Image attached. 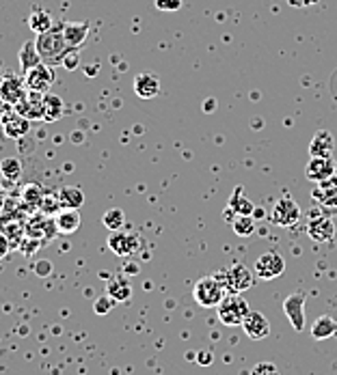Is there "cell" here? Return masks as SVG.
Returning <instances> with one entry per match:
<instances>
[{
  "label": "cell",
  "mask_w": 337,
  "mask_h": 375,
  "mask_svg": "<svg viewBox=\"0 0 337 375\" xmlns=\"http://www.w3.org/2000/svg\"><path fill=\"white\" fill-rule=\"evenodd\" d=\"M35 43H37V52H39L44 63H48L52 67L61 65L65 52L70 50V46L65 41V35H63V22L54 24L50 31H46V33H39Z\"/></svg>",
  "instance_id": "obj_1"
},
{
  "label": "cell",
  "mask_w": 337,
  "mask_h": 375,
  "mask_svg": "<svg viewBox=\"0 0 337 375\" xmlns=\"http://www.w3.org/2000/svg\"><path fill=\"white\" fill-rule=\"evenodd\" d=\"M194 302L204 306V308H216L220 304V300L227 296V289H225V285L212 274V276H204L194 282V289H192Z\"/></svg>",
  "instance_id": "obj_2"
},
{
  "label": "cell",
  "mask_w": 337,
  "mask_h": 375,
  "mask_svg": "<svg viewBox=\"0 0 337 375\" xmlns=\"http://www.w3.org/2000/svg\"><path fill=\"white\" fill-rule=\"evenodd\" d=\"M223 285H225V289H227V294H242L246 289H251L253 285H256V272L249 270L246 266L242 264H234L232 268L227 270H220L214 274Z\"/></svg>",
  "instance_id": "obj_3"
},
{
  "label": "cell",
  "mask_w": 337,
  "mask_h": 375,
  "mask_svg": "<svg viewBox=\"0 0 337 375\" xmlns=\"http://www.w3.org/2000/svg\"><path fill=\"white\" fill-rule=\"evenodd\" d=\"M216 313H218L220 324H225V326H242L244 317L251 313V308H249L246 300L240 294H227L220 300V304L216 306Z\"/></svg>",
  "instance_id": "obj_4"
},
{
  "label": "cell",
  "mask_w": 337,
  "mask_h": 375,
  "mask_svg": "<svg viewBox=\"0 0 337 375\" xmlns=\"http://www.w3.org/2000/svg\"><path fill=\"white\" fill-rule=\"evenodd\" d=\"M300 218H303L300 207L296 205V200L292 196H288V194L281 196L275 203L272 212H270V222L277 224V226H286V229L296 226L300 222Z\"/></svg>",
  "instance_id": "obj_5"
},
{
  "label": "cell",
  "mask_w": 337,
  "mask_h": 375,
  "mask_svg": "<svg viewBox=\"0 0 337 375\" xmlns=\"http://www.w3.org/2000/svg\"><path fill=\"white\" fill-rule=\"evenodd\" d=\"M253 272H256V276L262 278V280H275L286 272V259L281 257L277 250H266L256 259Z\"/></svg>",
  "instance_id": "obj_6"
},
{
  "label": "cell",
  "mask_w": 337,
  "mask_h": 375,
  "mask_svg": "<svg viewBox=\"0 0 337 375\" xmlns=\"http://www.w3.org/2000/svg\"><path fill=\"white\" fill-rule=\"evenodd\" d=\"M24 82H26V89L31 91H41L48 93L50 86L54 84V69L48 63H39L35 67H31L28 71H24Z\"/></svg>",
  "instance_id": "obj_7"
},
{
  "label": "cell",
  "mask_w": 337,
  "mask_h": 375,
  "mask_svg": "<svg viewBox=\"0 0 337 375\" xmlns=\"http://www.w3.org/2000/svg\"><path fill=\"white\" fill-rule=\"evenodd\" d=\"M305 304H307L305 292H294L284 300V313H286V317L290 320V324L296 332H303V328L307 324L305 322Z\"/></svg>",
  "instance_id": "obj_8"
},
{
  "label": "cell",
  "mask_w": 337,
  "mask_h": 375,
  "mask_svg": "<svg viewBox=\"0 0 337 375\" xmlns=\"http://www.w3.org/2000/svg\"><path fill=\"white\" fill-rule=\"evenodd\" d=\"M307 236L316 244H331L335 240V224L331 216H318V218H307Z\"/></svg>",
  "instance_id": "obj_9"
},
{
  "label": "cell",
  "mask_w": 337,
  "mask_h": 375,
  "mask_svg": "<svg viewBox=\"0 0 337 375\" xmlns=\"http://www.w3.org/2000/svg\"><path fill=\"white\" fill-rule=\"evenodd\" d=\"M108 248L117 257H130L140 250V238L136 233H124V231H110Z\"/></svg>",
  "instance_id": "obj_10"
},
{
  "label": "cell",
  "mask_w": 337,
  "mask_h": 375,
  "mask_svg": "<svg viewBox=\"0 0 337 375\" xmlns=\"http://www.w3.org/2000/svg\"><path fill=\"white\" fill-rule=\"evenodd\" d=\"M44 95L46 93H41V91H31V89H28L26 95L13 108L20 114H24L28 121H37V119L44 121Z\"/></svg>",
  "instance_id": "obj_11"
},
{
  "label": "cell",
  "mask_w": 337,
  "mask_h": 375,
  "mask_svg": "<svg viewBox=\"0 0 337 375\" xmlns=\"http://www.w3.org/2000/svg\"><path fill=\"white\" fill-rule=\"evenodd\" d=\"M335 175V162L333 158H312L307 162V168H305V177L314 184H322V182H329L333 179Z\"/></svg>",
  "instance_id": "obj_12"
},
{
  "label": "cell",
  "mask_w": 337,
  "mask_h": 375,
  "mask_svg": "<svg viewBox=\"0 0 337 375\" xmlns=\"http://www.w3.org/2000/svg\"><path fill=\"white\" fill-rule=\"evenodd\" d=\"M242 330L251 341H262L270 334V322L260 313V311H251L244 322H242Z\"/></svg>",
  "instance_id": "obj_13"
},
{
  "label": "cell",
  "mask_w": 337,
  "mask_h": 375,
  "mask_svg": "<svg viewBox=\"0 0 337 375\" xmlns=\"http://www.w3.org/2000/svg\"><path fill=\"white\" fill-rule=\"evenodd\" d=\"M26 82H24V76H15V74H7L0 82V97H3L7 104L15 106L24 95H26Z\"/></svg>",
  "instance_id": "obj_14"
},
{
  "label": "cell",
  "mask_w": 337,
  "mask_h": 375,
  "mask_svg": "<svg viewBox=\"0 0 337 375\" xmlns=\"http://www.w3.org/2000/svg\"><path fill=\"white\" fill-rule=\"evenodd\" d=\"M3 128H5V138H11V140H20L28 134L31 130V121H28L24 114H20L13 106L7 110L5 114V121H3Z\"/></svg>",
  "instance_id": "obj_15"
},
{
  "label": "cell",
  "mask_w": 337,
  "mask_h": 375,
  "mask_svg": "<svg viewBox=\"0 0 337 375\" xmlns=\"http://www.w3.org/2000/svg\"><path fill=\"white\" fill-rule=\"evenodd\" d=\"M335 138L329 130H318L309 142V158H333Z\"/></svg>",
  "instance_id": "obj_16"
},
{
  "label": "cell",
  "mask_w": 337,
  "mask_h": 375,
  "mask_svg": "<svg viewBox=\"0 0 337 375\" xmlns=\"http://www.w3.org/2000/svg\"><path fill=\"white\" fill-rule=\"evenodd\" d=\"M89 31H91L89 22H63V35H65V41L70 48L80 50L84 43H87Z\"/></svg>",
  "instance_id": "obj_17"
},
{
  "label": "cell",
  "mask_w": 337,
  "mask_h": 375,
  "mask_svg": "<svg viewBox=\"0 0 337 375\" xmlns=\"http://www.w3.org/2000/svg\"><path fill=\"white\" fill-rule=\"evenodd\" d=\"M160 93V80L158 76L145 71V74H138L134 78V95L140 100H154Z\"/></svg>",
  "instance_id": "obj_18"
},
{
  "label": "cell",
  "mask_w": 337,
  "mask_h": 375,
  "mask_svg": "<svg viewBox=\"0 0 337 375\" xmlns=\"http://www.w3.org/2000/svg\"><path fill=\"white\" fill-rule=\"evenodd\" d=\"M80 212L78 210H70V207H63L61 212H56V218H54V226L59 233L63 236H72L76 233V231L80 229Z\"/></svg>",
  "instance_id": "obj_19"
},
{
  "label": "cell",
  "mask_w": 337,
  "mask_h": 375,
  "mask_svg": "<svg viewBox=\"0 0 337 375\" xmlns=\"http://www.w3.org/2000/svg\"><path fill=\"white\" fill-rule=\"evenodd\" d=\"M65 114V104L63 100L56 95V93H46L44 95V121L46 123H54V121H59L61 117Z\"/></svg>",
  "instance_id": "obj_20"
},
{
  "label": "cell",
  "mask_w": 337,
  "mask_h": 375,
  "mask_svg": "<svg viewBox=\"0 0 337 375\" xmlns=\"http://www.w3.org/2000/svg\"><path fill=\"white\" fill-rule=\"evenodd\" d=\"M106 294L115 302H128L132 298V285L126 276H112L106 285Z\"/></svg>",
  "instance_id": "obj_21"
},
{
  "label": "cell",
  "mask_w": 337,
  "mask_h": 375,
  "mask_svg": "<svg viewBox=\"0 0 337 375\" xmlns=\"http://www.w3.org/2000/svg\"><path fill=\"white\" fill-rule=\"evenodd\" d=\"M312 336L316 341H324V339H331V336H337V320L329 315H322L314 322L312 326Z\"/></svg>",
  "instance_id": "obj_22"
},
{
  "label": "cell",
  "mask_w": 337,
  "mask_h": 375,
  "mask_svg": "<svg viewBox=\"0 0 337 375\" xmlns=\"http://www.w3.org/2000/svg\"><path fill=\"white\" fill-rule=\"evenodd\" d=\"M18 59H20V63H22V71H28L31 67H35V65L41 63V56H39V52H37V43H35V39L26 41V43L20 48Z\"/></svg>",
  "instance_id": "obj_23"
},
{
  "label": "cell",
  "mask_w": 337,
  "mask_h": 375,
  "mask_svg": "<svg viewBox=\"0 0 337 375\" xmlns=\"http://www.w3.org/2000/svg\"><path fill=\"white\" fill-rule=\"evenodd\" d=\"M28 26H31V31L33 33H46V31H50V28L54 26V22H52V15L46 11V9H41V7H35L33 11H31V15H28Z\"/></svg>",
  "instance_id": "obj_24"
},
{
  "label": "cell",
  "mask_w": 337,
  "mask_h": 375,
  "mask_svg": "<svg viewBox=\"0 0 337 375\" xmlns=\"http://www.w3.org/2000/svg\"><path fill=\"white\" fill-rule=\"evenodd\" d=\"M59 198H61V205L70 210H80L84 205V192L76 186H65L59 192Z\"/></svg>",
  "instance_id": "obj_25"
},
{
  "label": "cell",
  "mask_w": 337,
  "mask_h": 375,
  "mask_svg": "<svg viewBox=\"0 0 337 375\" xmlns=\"http://www.w3.org/2000/svg\"><path fill=\"white\" fill-rule=\"evenodd\" d=\"M230 207L234 210L236 216H238V214H249V216H253V212H256V205H253L251 200L244 196V188H242V186H238V188L234 190V194H232V198H230Z\"/></svg>",
  "instance_id": "obj_26"
},
{
  "label": "cell",
  "mask_w": 337,
  "mask_h": 375,
  "mask_svg": "<svg viewBox=\"0 0 337 375\" xmlns=\"http://www.w3.org/2000/svg\"><path fill=\"white\" fill-rule=\"evenodd\" d=\"M0 175H3L7 182H20V177H22V162H20V158H13V156H9V158H3L0 160Z\"/></svg>",
  "instance_id": "obj_27"
},
{
  "label": "cell",
  "mask_w": 337,
  "mask_h": 375,
  "mask_svg": "<svg viewBox=\"0 0 337 375\" xmlns=\"http://www.w3.org/2000/svg\"><path fill=\"white\" fill-rule=\"evenodd\" d=\"M232 229L238 238H251L253 233H256V218L249 216V214H238L232 220Z\"/></svg>",
  "instance_id": "obj_28"
},
{
  "label": "cell",
  "mask_w": 337,
  "mask_h": 375,
  "mask_svg": "<svg viewBox=\"0 0 337 375\" xmlns=\"http://www.w3.org/2000/svg\"><path fill=\"white\" fill-rule=\"evenodd\" d=\"M102 224H104L108 231H121L124 224H126V214H124V210L112 207V210L104 212V216H102Z\"/></svg>",
  "instance_id": "obj_29"
},
{
  "label": "cell",
  "mask_w": 337,
  "mask_h": 375,
  "mask_svg": "<svg viewBox=\"0 0 337 375\" xmlns=\"http://www.w3.org/2000/svg\"><path fill=\"white\" fill-rule=\"evenodd\" d=\"M61 65H63L65 69H70V71L78 69V67H80V50H78V48H70V50L65 52V56H63Z\"/></svg>",
  "instance_id": "obj_30"
},
{
  "label": "cell",
  "mask_w": 337,
  "mask_h": 375,
  "mask_svg": "<svg viewBox=\"0 0 337 375\" xmlns=\"http://www.w3.org/2000/svg\"><path fill=\"white\" fill-rule=\"evenodd\" d=\"M251 375H281L275 362H258L251 369Z\"/></svg>",
  "instance_id": "obj_31"
},
{
  "label": "cell",
  "mask_w": 337,
  "mask_h": 375,
  "mask_svg": "<svg viewBox=\"0 0 337 375\" xmlns=\"http://www.w3.org/2000/svg\"><path fill=\"white\" fill-rule=\"evenodd\" d=\"M154 5L158 11H166V13H171V11H180L182 9V0H154Z\"/></svg>",
  "instance_id": "obj_32"
},
{
  "label": "cell",
  "mask_w": 337,
  "mask_h": 375,
  "mask_svg": "<svg viewBox=\"0 0 337 375\" xmlns=\"http://www.w3.org/2000/svg\"><path fill=\"white\" fill-rule=\"evenodd\" d=\"M115 304H117V302L106 294V296H102V298H98V300H95L93 311H95V313H100V315H104V313H110V311H112V306H115Z\"/></svg>",
  "instance_id": "obj_33"
},
{
  "label": "cell",
  "mask_w": 337,
  "mask_h": 375,
  "mask_svg": "<svg viewBox=\"0 0 337 375\" xmlns=\"http://www.w3.org/2000/svg\"><path fill=\"white\" fill-rule=\"evenodd\" d=\"M286 3L294 9H309V7H316L320 0H286Z\"/></svg>",
  "instance_id": "obj_34"
},
{
  "label": "cell",
  "mask_w": 337,
  "mask_h": 375,
  "mask_svg": "<svg viewBox=\"0 0 337 375\" xmlns=\"http://www.w3.org/2000/svg\"><path fill=\"white\" fill-rule=\"evenodd\" d=\"M11 108V104H7L3 97H0V138H5V128H3V121H5V114L7 110Z\"/></svg>",
  "instance_id": "obj_35"
},
{
  "label": "cell",
  "mask_w": 337,
  "mask_h": 375,
  "mask_svg": "<svg viewBox=\"0 0 337 375\" xmlns=\"http://www.w3.org/2000/svg\"><path fill=\"white\" fill-rule=\"evenodd\" d=\"M214 358H212V352H208V350H201L199 354H197V362L199 364H210Z\"/></svg>",
  "instance_id": "obj_36"
},
{
  "label": "cell",
  "mask_w": 337,
  "mask_h": 375,
  "mask_svg": "<svg viewBox=\"0 0 337 375\" xmlns=\"http://www.w3.org/2000/svg\"><path fill=\"white\" fill-rule=\"evenodd\" d=\"M50 270H52V268H50V261H39V264L35 266V272H37L39 276H48Z\"/></svg>",
  "instance_id": "obj_37"
},
{
  "label": "cell",
  "mask_w": 337,
  "mask_h": 375,
  "mask_svg": "<svg viewBox=\"0 0 337 375\" xmlns=\"http://www.w3.org/2000/svg\"><path fill=\"white\" fill-rule=\"evenodd\" d=\"M264 216H266V212L260 210V207H256V212H253V218H256V220H260V218H264Z\"/></svg>",
  "instance_id": "obj_38"
},
{
  "label": "cell",
  "mask_w": 337,
  "mask_h": 375,
  "mask_svg": "<svg viewBox=\"0 0 337 375\" xmlns=\"http://www.w3.org/2000/svg\"><path fill=\"white\" fill-rule=\"evenodd\" d=\"M212 108H214V102H206V112H212Z\"/></svg>",
  "instance_id": "obj_39"
},
{
  "label": "cell",
  "mask_w": 337,
  "mask_h": 375,
  "mask_svg": "<svg viewBox=\"0 0 337 375\" xmlns=\"http://www.w3.org/2000/svg\"><path fill=\"white\" fill-rule=\"evenodd\" d=\"M3 78H5V76H3V71H0V82H3Z\"/></svg>",
  "instance_id": "obj_40"
},
{
  "label": "cell",
  "mask_w": 337,
  "mask_h": 375,
  "mask_svg": "<svg viewBox=\"0 0 337 375\" xmlns=\"http://www.w3.org/2000/svg\"><path fill=\"white\" fill-rule=\"evenodd\" d=\"M0 196H3V186H0Z\"/></svg>",
  "instance_id": "obj_41"
},
{
  "label": "cell",
  "mask_w": 337,
  "mask_h": 375,
  "mask_svg": "<svg viewBox=\"0 0 337 375\" xmlns=\"http://www.w3.org/2000/svg\"><path fill=\"white\" fill-rule=\"evenodd\" d=\"M333 78H335V80H337V71H335V74H333Z\"/></svg>",
  "instance_id": "obj_42"
}]
</instances>
